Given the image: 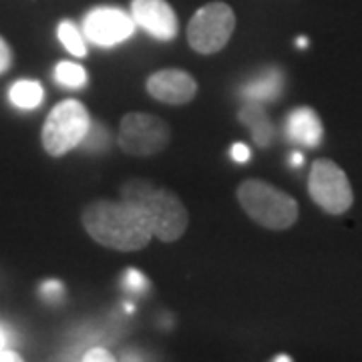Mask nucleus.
Masks as SVG:
<instances>
[{
    "instance_id": "obj_9",
    "label": "nucleus",
    "mask_w": 362,
    "mask_h": 362,
    "mask_svg": "<svg viewBox=\"0 0 362 362\" xmlns=\"http://www.w3.org/2000/svg\"><path fill=\"white\" fill-rule=\"evenodd\" d=\"M131 16L135 25L157 40H173L180 33L177 14L168 0H131Z\"/></svg>"
},
{
    "instance_id": "obj_10",
    "label": "nucleus",
    "mask_w": 362,
    "mask_h": 362,
    "mask_svg": "<svg viewBox=\"0 0 362 362\" xmlns=\"http://www.w3.org/2000/svg\"><path fill=\"white\" fill-rule=\"evenodd\" d=\"M147 93L165 105H185L197 93L195 78L181 69H161L147 78Z\"/></svg>"
},
{
    "instance_id": "obj_25",
    "label": "nucleus",
    "mask_w": 362,
    "mask_h": 362,
    "mask_svg": "<svg viewBox=\"0 0 362 362\" xmlns=\"http://www.w3.org/2000/svg\"><path fill=\"white\" fill-rule=\"evenodd\" d=\"M272 361L274 362H292V356H290V354H278V356H274Z\"/></svg>"
},
{
    "instance_id": "obj_1",
    "label": "nucleus",
    "mask_w": 362,
    "mask_h": 362,
    "mask_svg": "<svg viewBox=\"0 0 362 362\" xmlns=\"http://www.w3.org/2000/svg\"><path fill=\"white\" fill-rule=\"evenodd\" d=\"M83 228L99 246L115 252H137L149 246L153 232L147 216L129 199H97L83 211Z\"/></svg>"
},
{
    "instance_id": "obj_22",
    "label": "nucleus",
    "mask_w": 362,
    "mask_h": 362,
    "mask_svg": "<svg viewBox=\"0 0 362 362\" xmlns=\"http://www.w3.org/2000/svg\"><path fill=\"white\" fill-rule=\"evenodd\" d=\"M230 156H232V159L235 163H246L252 153H250V147L244 145V143H233Z\"/></svg>"
},
{
    "instance_id": "obj_13",
    "label": "nucleus",
    "mask_w": 362,
    "mask_h": 362,
    "mask_svg": "<svg viewBox=\"0 0 362 362\" xmlns=\"http://www.w3.org/2000/svg\"><path fill=\"white\" fill-rule=\"evenodd\" d=\"M238 119L250 129L252 139L258 143L259 147H266V145L272 141L274 129H272L270 119L264 113V109L259 107V103H256V101H247V103L240 109Z\"/></svg>"
},
{
    "instance_id": "obj_24",
    "label": "nucleus",
    "mask_w": 362,
    "mask_h": 362,
    "mask_svg": "<svg viewBox=\"0 0 362 362\" xmlns=\"http://www.w3.org/2000/svg\"><path fill=\"white\" fill-rule=\"evenodd\" d=\"M290 161H292V165H294V168H300V165H302V163H304V156H302V153H292V157H290Z\"/></svg>"
},
{
    "instance_id": "obj_23",
    "label": "nucleus",
    "mask_w": 362,
    "mask_h": 362,
    "mask_svg": "<svg viewBox=\"0 0 362 362\" xmlns=\"http://www.w3.org/2000/svg\"><path fill=\"white\" fill-rule=\"evenodd\" d=\"M23 356L16 354L13 350H0V362H21Z\"/></svg>"
},
{
    "instance_id": "obj_7",
    "label": "nucleus",
    "mask_w": 362,
    "mask_h": 362,
    "mask_svg": "<svg viewBox=\"0 0 362 362\" xmlns=\"http://www.w3.org/2000/svg\"><path fill=\"white\" fill-rule=\"evenodd\" d=\"M308 194L316 206L332 216L344 214L354 204L349 177L332 159H318L312 163Z\"/></svg>"
},
{
    "instance_id": "obj_19",
    "label": "nucleus",
    "mask_w": 362,
    "mask_h": 362,
    "mask_svg": "<svg viewBox=\"0 0 362 362\" xmlns=\"http://www.w3.org/2000/svg\"><path fill=\"white\" fill-rule=\"evenodd\" d=\"M125 286L133 290V292H141L143 288L147 286V280H145V276H143L141 272L135 270V268H129V270L125 272Z\"/></svg>"
},
{
    "instance_id": "obj_3",
    "label": "nucleus",
    "mask_w": 362,
    "mask_h": 362,
    "mask_svg": "<svg viewBox=\"0 0 362 362\" xmlns=\"http://www.w3.org/2000/svg\"><path fill=\"white\" fill-rule=\"evenodd\" d=\"M238 202L247 216L266 230L282 232L298 220V202L276 185L262 180H246L238 187Z\"/></svg>"
},
{
    "instance_id": "obj_20",
    "label": "nucleus",
    "mask_w": 362,
    "mask_h": 362,
    "mask_svg": "<svg viewBox=\"0 0 362 362\" xmlns=\"http://www.w3.org/2000/svg\"><path fill=\"white\" fill-rule=\"evenodd\" d=\"M11 65H13V51L8 47V42L0 37V75L6 73Z\"/></svg>"
},
{
    "instance_id": "obj_16",
    "label": "nucleus",
    "mask_w": 362,
    "mask_h": 362,
    "mask_svg": "<svg viewBox=\"0 0 362 362\" xmlns=\"http://www.w3.org/2000/svg\"><path fill=\"white\" fill-rule=\"evenodd\" d=\"M54 78L59 85H63L66 89H81L87 85V71L77 63L61 61L54 66Z\"/></svg>"
},
{
    "instance_id": "obj_15",
    "label": "nucleus",
    "mask_w": 362,
    "mask_h": 362,
    "mask_svg": "<svg viewBox=\"0 0 362 362\" xmlns=\"http://www.w3.org/2000/svg\"><path fill=\"white\" fill-rule=\"evenodd\" d=\"M57 35H59V40L63 42L66 51L71 52L73 57H87V45H85V35L77 28L75 23L71 21H63L59 28H57Z\"/></svg>"
},
{
    "instance_id": "obj_11",
    "label": "nucleus",
    "mask_w": 362,
    "mask_h": 362,
    "mask_svg": "<svg viewBox=\"0 0 362 362\" xmlns=\"http://www.w3.org/2000/svg\"><path fill=\"white\" fill-rule=\"evenodd\" d=\"M286 137L296 145L318 147L324 139V127L318 113L310 107H298L286 117Z\"/></svg>"
},
{
    "instance_id": "obj_14",
    "label": "nucleus",
    "mask_w": 362,
    "mask_h": 362,
    "mask_svg": "<svg viewBox=\"0 0 362 362\" xmlns=\"http://www.w3.org/2000/svg\"><path fill=\"white\" fill-rule=\"evenodd\" d=\"M8 99L14 107L18 109H37L45 101V89L39 81H30V78H21L16 81L11 90H8Z\"/></svg>"
},
{
    "instance_id": "obj_5",
    "label": "nucleus",
    "mask_w": 362,
    "mask_h": 362,
    "mask_svg": "<svg viewBox=\"0 0 362 362\" xmlns=\"http://www.w3.org/2000/svg\"><path fill=\"white\" fill-rule=\"evenodd\" d=\"M235 14L226 2H209L192 16L187 25V42L199 54L220 52L233 35Z\"/></svg>"
},
{
    "instance_id": "obj_12",
    "label": "nucleus",
    "mask_w": 362,
    "mask_h": 362,
    "mask_svg": "<svg viewBox=\"0 0 362 362\" xmlns=\"http://www.w3.org/2000/svg\"><path fill=\"white\" fill-rule=\"evenodd\" d=\"M284 87V75L278 69H268L262 77L247 83L242 89V95L246 101H256V103H266L278 99Z\"/></svg>"
},
{
    "instance_id": "obj_6",
    "label": "nucleus",
    "mask_w": 362,
    "mask_h": 362,
    "mask_svg": "<svg viewBox=\"0 0 362 362\" xmlns=\"http://www.w3.org/2000/svg\"><path fill=\"white\" fill-rule=\"evenodd\" d=\"M117 141L119 147L129 156H157L171 141V129L159 117L141 111H131L121 119Z\"/></svg>"
},
{
    "instance_id": "obj_27",
    "label": "nucleus",
    "mask_w": 362,
    "mask_h": 362,
    "mask_svg": "<svg viewBox=\"0 0 362 362\" xmlns=\"http://www.w3.org/2000/svg\"><path fill=\"white\" fill-rule=\"evenodd\" d=\"M4 344H6V337H4V332L0 328V350H4Z\"/></svg>"
},
{
    "instance_id": "obj_21",
    "label": "nucleus",
    "mask_w": 362,
    "mask_h": 362,
    "mask_svg": "<svg viewBox=\"0 0 362 362\" xmlns=\"http://www.w3.org/2000/svg\"><path fill=\"white\" fill-rule=\"evenodd\" d=\"M83 361L85 362H113V354L109 352V350L105 349H90L85 352V356H83Z\"/></svg>"
},
{
    "instance_id": "obj_17",
    "label": "nucleus",
    "mask_w": 362,
    "mask_h": 362,
    "mask_svg": "<svg viewBox=\"0 0 362 362\" xmlns=\"http://www.w3.org/2000/svg\"><path fill=\"white\" fill-rule=\"evenodd\" d=\"M109 143H111L109 131L105 129L101 123H93V121H90L89 131H87V135H85V139H83L81 145H85L90 151H103Z\"/></svg>"
},
{
    "instance_id": "obj_18",
    "label": "nucleus",
    "mask_w": 362,
    "mask_h": 362,
    "mask_svg": "<svg viewBox=\"0 0 362 362\" xmlns=\"http://www.w3.org/2000/svg\"><path fill=\"white\" fill-rule=\"evenodd\" d=\"M63 292H65V286H63V282H59V280H47L45 284L40 286V294L47 298V300H51V302L61 300Z\"/></svg>"
},
{
    "instance_id": "obj_2",
    "label": "nucleus",
    "mask_w": 362,
    "mask_h": 362,
    "mask_svg": "<svg viewBox=\"0 0 362 362\" xmlns=\"http://www.w3.org/2000/svg\"><path fill=\"white\" fill-rule=\"evenodd\" d=\"M121 197L141 207L153 238L171 244L180 240L189 226V214L177 195L143 180H129L121 185Z\"/></svg>"
},
{
    "instance_id": "obj_4",
    "label": "nucleus",
    "mask_w": 362,
    "mask_h": 362,
    "mask_svg": "<svg viewBox=\"0 0 362 362\" xmlns=\"http://www.w3.org/2000/svg\"><path fill=\"white\" fill-rule=\"evenodd\" d=\"M90 127L87 107L77 99H65L52 107L47 117L40 141L51 157H63L71 149L78 147Z\"/></svg>"
},
{
    "instance_id": "obj_26",
    "label": "nucleus",
    "mask_w": 362,
    "mask_h": 362,
    "mask_svg": "<svg viewBox=\"0 0 362 362\" xmlns=\"http://www.w3.org/2000/svg\"><path fill=\"white\" fill-rule=\"evenodd\" d=\"M296 45L300 47V49H304V47H308V39H304V37H300V39L296 40Z\"/></svg>"
},
{
    "instance_id": "obj_8",
    "label": "nucleus",
    "mask_w": 362,
    "mask_h": 362,
    "mask_svg": "<svg viewBox=\"0 0 362 362\" xmlns=\"http://www.w3.org/2000/svg\"><path fill=\"white\" fill-rule=\"evenodd\" d=\"M133 16L115 6H97L87 13L83 21V35L85 39L97 47H115L123 40L133 37L135 33Z\"/></svg>"
}]
</instances>
